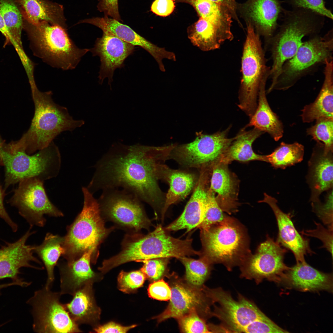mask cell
<instances>
[{
    "label": "cell",
    "mask_w": 333,
    "mask_h": 333,
    "mask_svg": "<svg viewBox=\"0 0 333 333\" xmlns=\"http://www.w3.org/2000/svg\"><path fill=\"white\" fill-rule=\"evenodd\" d=\"M0 13L13 45L20 58L25 54L21 40L23 19L18 5L15 0H0Z\"/></svg>",
    "instance_id": "36"
},
{
    "label": "cell",
    "mask_w": 333,
    "mask_h": 333,
    "mask_svg": "<svg viewBox=\"0 0 333 333\" xmlns=\"http://www.w3.org/2000/svg\"><path fill=\"white\" fill-rule=\"evenodd\" d=\"M175 146L114 143L95 165L87 188L93 194L100 190L121 187L154 207L163 205L165 198L158 181L163 179L167 166L165 162Z\"/></svg>",
    "instance_id": "1"
},
{
    "label": "cell",
    "mask_w": 333,
    "mask_h": 333,
    "mask_svg": "<svg viewBox=\"0 0 333 333\" xmlns=\"http://www.w3.org/2000/svg\"><path fill=\"white\" fill-rule=\"evenodd\" d=\"M3 166L0 157V166ZM5 191L3 189L0 183V218L10 226L13 232H16L18 229V226L10 218L6 211L4 204V199L5 196Z\"/></svg>",
    "instance_id": "51"
},
{
    "label": "cell",
    "mask_w": 333,
    "mask_h": 333,
    "mask_svg": "<svg viewBox=\"0 0 333 333\" xmlns=\"http://www.w3.org/2000/svg\"><path fill=\"white\" fill-rule=\"evenodd\" d=\"M241 61V78L239 93L238 107L251 117L257 105L260 83L270 67L266 64L265 51L260 35L249 22Z\"/></svg>",
    "instance_id": "11"
},
{
    "label": "cell",
    "mask_w": 333,
    "mask_h": 333,
    "mask_svg": "<svg viewBox=\"0 0 333 333\" xmlns=\"http://www.w3.org/2000/svg\"><path fill=\"white\" fill-rule=\"evenodd\" d=\"M97 248L86 251L78 259L71 263L57 264L60 275L61 294L72 295L85 285L92 282L95 274L90 265L92 256Z\"/></svg>",
    "instance_id": "25"
},
{
    "label": "cell",
    "mask_w": 333,
    "mask_h": 333,
    "mask_svg": "<svg viewBox=\"0 0 333 333\" xmlns=\"http://www.w3.org/2000/svg\"><path fill=\"white\" fill-rule=\"evenodd\" d=\"M175 7L173 0H155L151 7V10L156 14L162 17L170 15Z\"/></svg>",
    "instance_id": "49"
},
{
    "label": "cell",
    "mask_w": 333,
    "mask_h": 333,
    "mask_svg": "<svg viewBox=\"0 0 333 333\" xmlns=\"http://www.w3.org/2000/svg\"><path fill=\"white\" fill-rule=\"evenodd\" d=\"M102 191L97 200L101 214L120 226L135 232L149 227L150 222L136 195L122 188Z\"/></svg>",
    "instance_id": "13"
},
{
    "label": "cell",
    "mask_w": 333,
    "mask_h": 333,
    "mask_svg": "<svg viewBox=\"0 0 333 333\" xmlns=\"http://www.w3.org/2000/svg\"><path fill=\"white\" fill-rule=\"evenodd\" d=\"M163 179L168 183L170 187L162 209V219L170 206L184 199L195 187L197 181L192 173L172 170L168 166L164 172Z\"/></svg>",
    "instance_id": "34"
},
{
    "label": "cell",
    "mask_w": 333,
    "mask_h": 333,
    "mask_svg": "<svg viewBox=\"0 0 333 333\" xmlns=\"http://www.w3.org/2000/svg\"><path fill=\"white\" fill-rule=\"evenodd\" d=\"M279 0H248L242 7L249 22L265 41L271 37L279 25L278 20L283 8ZM246 17V18H247Z\"/></svg>",
    "instance_id": "24"
},
{
    "label": "cell",
    "mask_w": 333,
    "mask_h": 333,
    "mask_svg": "<svg viewBox=\"0 0 333 333\" xmlns=\"http://www.w3.org/2000/svg\"><path fill=\"white\" fill-rule=\"evenodd\" d=\"M282 22L273 36L265 41L269 49L273 64L269 77L271 89L279 75L284 63L296 53L303 42L302 39L318 35L324 24L325 17L303 8H283Z\"/></svg>",
    "instance_id": "3"
},
{
    "label": "cell",
    "mask_w": 333,
    "mask_h": 333,
    "mask_svg": "<svg viewBox=\"0 0 333 333\" xmlns=\"http://www.w3.org/2000/svg\"><path fill=\"white\" fill-rule=\"evenodd\" d=\"M0 31L5 37L4 46L11 44V40L10 35L7 30L3 18L0 13Z\"/></svg>",
    "instance_id": "53"
},
{
    "label": "cell",
    "mask_w": 333,
    "mask_h": 333,
    "mask_svg": "<svg viewBox=\"0 0 333 333\" xmlns=\"http://www.w3.org/2000/svg\"><path fill=\"white\" fill-rule=\"evenodd\" d=\"M136 325L123 326L114 322H111L102 325L98 326L94 329L97 333H126L135 327Z\"/></svg>",
    "instance_id": "50"
},
{
    "label": "cell",
    "mask_w": 333,
    "mask_h": 333,
    "mask_svg": "<svg viewBox=\"0 0 333 333\" xmlns=\"http://www.w3.org/2000/svg\"><path fill=\"white\" fill-rule=\"evenodd\" d=\"M181 331L184 333H211L209 325L195 309L177 319Z\"/></svg>",
    "instance_id": "41"
},
{
    "label": "cell",
    "mask_w": 333,
    "mask_h": 333,
    "mask_svg": "<svg viewBox=\"0 0 333 333\" xmlns=\"http://www.w3.org/2000/svg\"><path fill=\"white\" fill-rule=\"evenodd\" d=\"M304 147L295 142L288 144L282 142L274 151L266 155L267 162L275 169H284L301 162L303 158Z\"/></svg>",
    "instance_id": "37"
},
{
    "label": "cell",
    "mask_w": 333,
    "mask_h": 333,
    "mask_svg": "<svg viewBox=\"0 0 333 333\" xmlns=\"http://www.w3.org/2000/svg\"><path fill=\"white\" fill-rule=\"evenodd\" d=\"M333 119L320 118L315 124L308 128L306 133L317 142H321L327 150L333 151Z\"/></svg>",
    "instance_id": "39"
},
{
    "label": "cell",
    "mask_w": 333,
    "mask_h": 333,
    "mask_svg": "<svg viewBox=\"0 0 333 333\" xmlns=\"http://www.w3.org/2000/svg\"><path fill=\"white\" fill-rule=\"evenodd\" d=\"M187 37L192 44L203 51L217 49L226 41H231L233 35L223 31L201 17L188 27Z\"/></svg>",
    "instance_id": "32"
},
{
    "label": "cell",
    "mask_w": 333,
    "mask_h": 333,
    "mask_svg": "<svg viewBox=\"0 0 333 333\" xmlns=\"http://www.w3.org/2000/svg\"><path fill=\"white\" fill-rule=\"evenodd\" d=\"M0 157L5 168L4 190L28 178H35L44 182L59 174L61 157L53 142L33 155L23 150L11 147L0 135Z\"/></svg>",
    "instance_id": "7"
},
{
    "label": "cell",
    "mask_w": 333,
    "mask_h": 333,
    "mask_svg": "<svg viewBox=\"0 0 333 333\" xmlns=\"http://www.w3.org/2000/svg\"><path fill=\"white\" fill-rule=\"evenodd\" d=\"M60 292L45 286L35 291L27 303L32 307L33 328L38 333H79V325L71 319L60 301Z\"/></svg>",
    "instance_id": "12"
},
{
    "label": "cell",
    "mask_w": 333,
    "mask_h": 333,
    "mask_svg": "<svg viewBox=\"0 0 333 333\" xmlns=\"http://www.w3.org/2000/svg\"><path fill=\"white\" fill-rule=\"evenodd\" d=\"M286 2L290 5L292 8L309 10L333 19L332 13L326 7L324 0H286Z\"/></svg>",
    "instance_id": "45"
},
{
    "label": "cell",
    "mask_w": 333,
    "mask_h": 333,
    "mask_svg": "<svg viewBox=\"0 0 333 333\" xmlns=\"http://www.w3.org/2000/svg\"><path fill=\"white\" fill-rule=\"evenodd\" d=\"M171 295L167 307L154 318L159 323L170 318L177 319L195 309L205 320L212 316L211 306L213 305L201 288L194 287L177 277L171 280Z\"/></svg>",
    "instance_id": "17"
},
{
    "label": "cell",
    "mask_w": 333,
    "mask_h": 333,
    "mask_svg": "<svg viewBox=\"0 0 333 333\" xmlns=\"http://www.w3.org/2000/svg\"><path fill=\"white\" fill-rule=\"evenodd\" d=\"M211 174V170L209 168L200 169L193 194L183 211L177 219L165 228L166 230L186 229L188 232L198 227L202 223L205 215L207 186Z\"/></svg>",
    "instance_id": "23"
},
{
    "label": "cell",
    "mask_w": 333,
    "mask_h": 333,
    "mask_svg": "<svg viewBox=\"0 0 333 333\" xmlns=\"http://www.w3.org/2000/svg\"><path fill=\"white\" fill-rule=\"evenodd\" d=\"M286 249L269 236L258 246L254 254H250L240 265V277L254 280L257 284L264 279L282 281L289 269L284 263Z\"/></svg>",
    "instance_id": "16"
},
{
    "label": "cell",
    "mask_w": 333,
    "mask_h": 333,
    "mask_svg": "<svg viewBox=\"0 0 333 333\" xmlns=\"http://www.w3.org/2000/svg\"><path fill=\"white\" fill-rule=\"evenodd\" d=\"M227 165L219 161L213 165L208 189L216 194V200L223 211L231 214L236 210L238 205V183Z\"/></svg>",
    "instance_id": "27"
},
{
    "label": "cell",
    "mask_w": 333,
    "mask_h": 333,
    "mask_svg": "<svg viewBox=\"0 0 333 333\" xmlns=\"http://www.w3.org/2000/svg\"><path fill=\"white\" fill-rule=\"evenodd\" d=\"M81 22L91 24L101 29L103 32L112 33L118 38L134 46L140 47L148 52L157 62L160 70L166 71L162 60L166 59L175 61V54L160 47L137 33L129 26L119 21L104 16L94 17L82 20Z\"/></svg>",
    "instance_id": "20"
},
{
    "label": "cell",
    "mask_w": 333,
    "mask_h": 333,
    "mask_svg": "<svg viewBox=\"0 0 333 333\" xmlns=\"http://www.w3.org/2000/svg\"><path fill=\"white\" fill-rule=\"evenodd\" d=\"M148 293L150 298L162 301L169 300L171 295L170 285L163 279L153 282L150 284Z\"/></svg>",
    "instance_id": "47"
},
{
    "label": "cell",
    "mask_w": 333,
    "mask_h": 333,
    "mask_svg": "<svg viewBox=\"0 0 333 333\" xmlns=\"http://www.w3.org/2000/svg\"><path fill=\"white\" fill-rule=\"evenodd\" d=\"M333 151L317 142L308 162L307 182L311 190L310 201H317L323 192L333 189Z\"/></svg>",
    "instance_id": "21"
},
{
    "label": "cell",
    "mask_w": 333,
    "mask_h": 333,
    "mask_svg": "<svg viewBox=\"0 0 333 333\" xmlns=\"http://www.w3.org/2000/svg\"><path fill=\"white\" fill-rule=\"evenodd\" d=\"M223 212L216 200L214 194L208 188L204 217L198 228L200 230H207L213 224L221 222L225 217Z\"/></svg>",
    "instance_id": "40"
},
{
    "label": "cell",
    "mask_w": 333,
    "mask_h": 333,
    "mask_svg": "<svg viewBox=\"0 0 333 333\" xmlns=\"http://www.w3.org/2000/svg\"><path fill=\"white\" fill-rule=\"evenodd\" d=\"M264 132L254 128L246 131L242 129L223 154L219 161L228 164L234 160L247 162L259 160L267 162L266 155L255 153L252 144L255 140Z\"/></svg>",
    "instance_id": "33"
},
{
    "label": "cell",
    "mask_w": 333,
    "mask_h": 333,
    "mask_svg": "<svg viewBox=\"0 0 333 333\" xmlns=\"http://www.w3.org/2000/svg\"><path fill=\"white\" fill-rule=\"evenodd\" d=\"M313 212L326 225L333 230V189L328 191L324 202L320 200L311 202Z\"/></svg>",
    "instance_id": "44"
},
{
    "label": "cell",
    "mask_w": 333,
    "mask_h": 333,
    "mask_svg": "<svg viewBox=\"0 0 333 333\" xmlns=\"http://www.w3.org/2000/svg\"><path fill=\"white\" fill-rule=\"evenodd\" d=\"M269 76V72L261 81L258 93V105L249 123L245 128L253 126L264 133H268L277 141L283 136V126L278 116L271 109L266 97L265 85Z\"/></svg>",
    "instance_id": "30"
},
{
    "label": "cell",
    "mask_w": 333,
    "mask_h": 333,
    "mask_svg": "<svg viewBox=\"0 0 333 333\" xmlns=\"http://www.w3.org/2000/svg\"><path fill=\"white\" fill-rule=\"evenodd\" d=\"M168 258H156L141 261L143 263L140 269L146 278L154 282L161 279L167 271Z\"/></svg>",
    "instance_id": "43"
},
{
    "label": "cell",
    "mask_w": 333,
    "mask_h": 333,
    "mask_svg": "<svg viewBox=\"0 0 333 333\" xmlns=\"http://www.w3.org/2000/svg\"><path fill=\"white\" fill-rule=\"evenodd\" d=\"M63 237L47 233L42 243L34 245V252L39 256L46 268L47 278L45 287L50 289L55 279L54 269L60 257L64 253Z\"/></svg>",
    "instance_id": "35"
},
{
    "label": "cell",
    "mask_w": 333,
    "mask_h": 333,
    "mask_svg": "<svg viewBox=\"0 0 333 333\" xmlns=\"http://www.w3.org/2000/svg\"><path fill=\"white\" fill-rule=\"evenodd\" d=\"M135 49V46L112 33L103 32L102 36L97 38L93 47L89 49L93 56H98L100 58V83L101 84L107 78L111 86L114 71L124 66L125 60L133 53Z\"/></svg>",
    "instance_id": "19"
},
{
    "label": "cell",
    "mask_w": 333,
    "mask_h": 333,
    "mask_svg": "<svg viewBox=\"0 0 333 333\" xmlns=\"http://www.w3.org/2000/svg\"><path fill=\"white\" fill-rule=\"evenodd\" d=\"M31 87L35 111L30 126L19 140L12 141L14 146L29 155L47 147L63 131H72L84 124L74 119L67 108L56 103L51 91L42 92L36 85Z\"/></svg>",
    "instance_id": "2"
},
{
    "label": "cell",
    "mask_w": 333,
    "mask_h": 333,
    "mask_svg": "<svg viewBox=\"0 0 333 333\" xmlns=\"http://www.w3.org/2000/svg\"><path fill=\"white\" fill-rule=\"evenodd\" d=\"M43 183L35 178L20 181L7 202L18 209L19 214L32 227L44 226L46 222L45 215L56 217L64 216L63 212L48 199Z\"/></svg>",
    "instance_id": "14"
},
{
    "label": "cell",
    "mask_w": 333,
    "mask_h": 333,
    "mask_svg": "<svg viewBox=\"0 0 333 333\" xmlns=\"http://www.w3.org/2000/svg\"><path fill=\"white\" fill-rule=\"evenodd\" d=\"M92 282H90L75 293L72 300L64 304L72 320L78 325H93L99 318L100 310L94 300Z\"/></svg>",
    "instance_id": "31"
},
{
    "label": "cell",
    "mask_w": 333,
    "mask_h": 333,
    "mask_svg": "<svg viewBox=\"0 0 333 333\" xmlns=\"http://www.w3.org/2000/svg\"><path fill=\"white\" fill-rule=\"evenodd\" d=\"M202 289L214 306L212 316L231 332L287 333L265 315L252 301L240 294L237 300L220 288Z\"/></svg>",
    "instance_id": "4"
},
{
    "label": "cell",
    "mask_w": 333,
    "mask_h": 333,
    "mask_svg": "<svg viewBox=\"0 0 333 333\" xmlns=\"http://www.w3.org/2000/svg\"><path fill=\"white\" fill-rule=\"evenodd\" d=\"M146 279L140 270L130 272L121 271L117 278L118 288L126 293L133 292L143 285Z\"/></svg>",
    "instance_id": "42"
},
{
    "label": "cell",
    "mask_w": 333,
    "mask_h": 333,
    "mask_svg": "<svg viewBox=\"0 0 333 333\" xmlns=\"http://www.w3.org/2000/svg\"><path fill=\"white\" fill-rule=\"evenodd\" d=\"M259 202L267 203L273 211L278 228L277 241L292 252L297 262L305 261V256L313 252L310 248L309 240L302 236L295 228L290 213L282 212L278 205L277 200L266 193L263 199Z\"/></svg>",
    "instance_id": "22"
},
{
    "label": "cell",
    "mask_w": 333,
    "mask_h": 333,
    "mask_svg": "<svg viewBox=\"0 0 333 333\" xmlns=\"http://www.w3.org/2000/svg\"><path fill=\"white\" fill-rule=\"evenodd\" d=\"M230 128L211 135L199 134L192 142L176 145L170 158L188 167L201 169L212 167L220 161L235 138L236 137H227Z\"/></svg>",
    "instance_id": "15"
},
{
    "label": "cell",
    "mask_w": 333,
    "mask_h": 333,
    "mask_svg": "<svg viewBox=\"0 0 333 333\" xmlns=\"http://www.w3.org/2000/svg\"><path fill=\"white\" fill-rule=\"evenodd\" d=\"M200 237L203 250L200 256L212 265L223 264L229 271L240 266L251 253L244 227L229 217L201 230Z\"/></svg>",
    "instance_id": "8"
},
{
    "label": "cell",
    "mask_w": 333,
    "mask_h": 333,
    "mask_svg": "<svg viewBox=\"0 0 333 333\" xmlns=\"http://www.w3.org/2000/svg\"><path fill=\"white\" fill-rule=\"evenodd\" d=\"M316 228L313 230H303L300 233L308 236L315 237L320 239L323 243V248H326L333 256V230L326 228L319 223L315 222Z\"/></svg>",
    "instance_id": "46"
},
{
    "label": "cell",
    "mask_w": 333,
    "mask_h": 333,
    "mask_svg": "<svg viewBox=\"0 0 333 333\" xmlns=\"http://www.w3.org/2000/svg\"><path fill=\"white\" fill-rule=\"evenodd\" d=\"M282 281L289 287L303 291H332V276L313 268L306 261L289 267Z\"/></svg>",
    "instance_id": "26"
},
{
    "label": "cell",
    "mask_w": 333,
    "mask_h": 333,
    "mask_svg": "<svg viewBox=\"0 0 333 333\" xmlns=\"http://www.w3.org/2000/svg\"><path fill=\"white\" fill-rule=\"evenodd\" d=\"M324 80L315 101L302 110L303 122L310 123L320 118L333 119V61L327 60L325 64Z\"/></svg>",
    "instance_id": "28"
},
{
    "label": "cell",
    "mask_w": 333,
    "mask_h": 333,
    "mask_svg": "<svg viewBox=\"0 0 333 333\" xmlns=\"http://www.w3.org/2000/svg\"><path fill=\"white\" fill-rule=\"evenodd\" d=\"M97 6L98 10L103 12L105 16L122 21L119 12L118 0H100Z\"/></svg>",
    "instance_id": "48"
},
{
    "label": "cell",
    "mask_w": 333,
    "mask_h": 333,
    "mask_svg": "<svg viewBox=\"0 0 333 333\" xmlns=\"http://www.w3.org/2000/svg\"><path fill=\"white\" fill-rule=\"evenodd\" d=\"M31 228L17 241L6 242L0 247V279L10 278L20 286H27L30 283L19 277L20 269L25 267L40 269L30 263L31 261L41 263L33 255L34 245H26L28 238L35 233L31 231Z\"/></svg>",
    "instance_id": "18"
},
{
    "label": "cell",
    "mask_w": 333,
    "mask_h": 333,
    "mask_svg": "<svg viewBox=\"0 0 333 333\" xmlns=\"http://www.w3.org/2000/svg\"><path fill=\"white\" fill-rule=\"evenodd\" d=\"M192 240H181L168 234L160 225L146 235H128L122 244L121 251L106 261L112 269L124 263L156 258L175 257L179 259L191 255H199L200 252L194 250Z\"/></svg>",
    "instance_id": "5"
},
{
    "label": "cell",
    "mask_w": 333,
    "mask_h": 333,
    "mask_svg": "<svg viewBox=\"0 0 333 333\" xmlns=\"http://www.w3.org/2000/svg\"><path fill=\"white\" fill-rule=\"evenodd\" d=\"M222 5L227 8L231 13L232 16L238 22L236 13V5L234 0H210Z\"/></svg>",
    "instance_id": "52"
},
{
    "label": "cell",
    "mask_w": 333,
    "mask_h": 333,
    "mask_svg": "<svg viewBox=\"0 0 333 333\" xmlns=\"http://www.w3.org/2000/svg\"><path fill=\"white\" fill-rule=\"evenodd\" d=\"M23 18L33 23L45 21L66 29V19L62 5L49 0H15Z\"/></svg>",
    "instance_id": "29"
},
{
    "label": "cell",
    "mask_w": 333,
    "mask_h": 333,
    "mask_svg": "<svg viewBox=\"0 0 333 333\" xmlns=\"http://www.w3.org/2000/svg\"><path fill=\"white\" fill-rule=\"evenodd\" d=\"M179 259L185 268V281L194 287L201 288L210 275L212 264L202 257L199 259L187 257Z\"/></svg>",
    "instance_id": "38"
},
{
    "label": "cell",
    "mask_w": 333,
    "mask_h": 333,
    "mask_svg": "<svg viewBox=\"0 0 333 333\" xmlns=\"http://www.w3.org/2000/svg\"><path fill=\"white\" fill-rule=\"evenodd\" d=\"M23 29L27 33L34 55L55 68L74 69L90 51L77 47L66 29L45 21L33 23L23 19Z\"/></svg>",
    "instance_id": "6"
},
{
    "label": "cell",
    "mask_w": 333,
    "mask_h": 333,
    "mask_svg": "<svg viewBox=\"0 0 333 333\" xmlns=\"http://www.w3.org/2000/svg\"><path fill=\"white\" fill-rule=\"evenodd\" d=\"M82 209L73 222L67 228L63 236L64 258L71 263L91 248L98 245L113 229L107 228L101 216L99 204L87 187H83Z\"/></svg>",
    "instance_id": "9"
},
{
    "label": "cell",
    "mask_w": 333,
    "mask_h": 333,
    "mask_svg": "<svg viewBox=\"0 0 333 333\" xmlns=\"http://www.w3.org/2000/svg\"><path fill=\"white\" fill-rule=\"evenodd\" d=\"M333 29L323 36L316 35L303 42L294 56L286 61L272 88L274 90H285L294 85L303 77L316 71L333 60Z\"/></svg>",
    "instance_id": "10"
}]
</instances>
